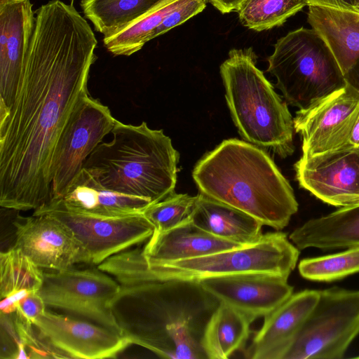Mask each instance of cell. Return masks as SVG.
I'll use <instances>...</instances> for the list:
<instances>
[{
	"mask_svg": "<svg viewBox=\"0 0 359 359\" xmlns=\"http://www.w3.org/2000/svg\"><path fill=\"white\" fill-rule=\"evenodd\" d=\"M19 248L38 266L63 270L76 264H90L89 257L72 230L60 220L47 215L22 217L13 222Z\"/></svg>",
	"mask_w": 359,
	"mask_h": 359,
	"instance_id": "obj_15",
	"label": "cell"
},
{
	"mask_svg": "<svg viewBox=\"0 0 359 359\" xmlns=\"http://www.w3.org/2000/svg\"><path fill=\"white\" fill-rule=\"evenodd\" d=\"M252 321L238 310L219 303L205 327L202 346L208 359H226L246 344Z\"/></svg>",
	"mask_w": 359,
	"mask_h": 359,
	"instance_id": "obj_24",
	"label": "cell"
},
{
	"mask_svg": "<svg viewBox=\"0 0 359 359\" xmlns=\"http://www.w3.org/2000/svg\"><path fill=\"white\" fill-rule=\"evenodd\" d=\"M246 0H208L222 14L237 11Z\"/></svg>",
	"mask_w": 359,
	"mask_h": 359,
	"instance_id": "obj_36",
	"label": "cell"
},
{
	"mask_svg": "<svg viewBox=\"0 0 359 359\" xmlns=\"http://www.w3.org/2000/svg\"><path fill=\"white\" fill-rule=\"evenodd\" d=\"M319 290H304L293 293L264 317L262 327L247 350L251 359H283L306 319L316 305Z\"/></svg>",
	"mask_w": 359,
	"mask_h": 359,
	"instance_id": "obj_18",
	"label": "cell"
},
{
	"mask_svg": "<svg viewBox=\"0 0 359 359\" xmlns=\"http://www.w3.org/2000/svg\"><path fill=\"white\" fill-rule=\"evenodd\" d=\"M256 59L252 48L229 51L219 67L226 101L245 141L284 158L294 151L293 118Z\"/></svg>",
	"mask_w": 359,
	"mask_h": 359,
	"instance_id": "obj_5",
	"label": "cell"
},
{
	"mask_svg": "<svg viewBox=\"0 0 359 359\" xmlns=\"http://www.w3.org/2000/svg\"><path fill=\"white\" fill-rule=\"evenodd\" d=\"M198 281L220 303L241 312L252 323L270 313L293 294L287 279L273 274L215 276Z\"/></svg>",
	"mask_w": 359,
	"mask_h": 359,
	"instance_id": "obj_17",
	"label": "cell"
},
{
	"mask_svg": "<svg viewBox=\"0 0 359 359\" xmlns=\"http://www.w3.org/2000/svg\"><path fill=\"white\" fill-rule=\"evenodd\" d=\"M196 201V196L174 193L161 201L150 204L142 212L154 226V231L163 232L190 219Z\"/></svg>",
	"mask_w": 359,
	"mask_h": 359,
	"instance_id": "obj_30",
	"label": "cell"
},
{
	"mask_svg": "<svg viewBox=\"0 0 359 359\" xmlns=\"http://www.w3.org/2000/svg\"><path fill=\"white\" fill-rule=\"evenodd\" d=\"M355 358H359V356L355 357Z\"/></svg>",
	"mask_w": 359,
	"mask_h": 359,
	"instance_id": "obj_40",
	"label": "cell"
},
{
	"mask_svg": "<svg viewBox=\"0 0 359 359\" xmlns=\"http://www.w3.org/2000/svg\"><path fill=\"white\" fill-rule=\"evenodd\" d=\"M346 85L359 94V57L344 74Z\"/></svg>",
	"mask_w": 359,
	"mask_h": 359,
	"instance_id": "obj_37",
	"label": "cell"
},
{
	"mask_svg": "<svg viewBox=\"0 0 359 359\" xmlns=\"http://www.w3.org/2000/svg\"><path fill=\"white\" fill-rule=\"evenodd\" d=\"M306 6L308 0H246L237 12L242 25L260 32L281 26Z\"/></svg>",
	"mask_w": 359,
	"mask_h": 359,
	"instance_id": "obj_28",
	"label": "cell"
},
{
	"mask_svg": "<svg viewBox=\"0 0 359 359\" xmlns=\"http://www.w3.org/2000/svg\"><path fill=\"white\" fill-rule=\"evenodd\" d=\"M205 6V0H177L172 9L154 32L151 39L185 22L201 13Z\"/></svg>",
	"mask_w": 359,
	"mask_h": 359,
	"instance_id": "obj_32",
	"label": "cell"
},
{
	"mask_svg": "<svg viewBox=\"0 0 359 359\" xmlns=\"http://www.w3.org/2000/svg\"><path fill=\"white\" fill-rule=\"evenodd\" d=\"M33 325L46 341L67 358H115L131 344L126 337L108 327L48 310Z\"/></svg>",
	"mask_w": 359,
	"mask_h": 359,
	"instance_id": "obj_14",
	"label": "cell"
},
{
	"mask_svg": "<svg viewBox=\"0 0 359 359\" xmlns=\"http://www.w3.org/2000/svg\"><path fill=\"white\" fill-rule=\"evenodd\" d=\"M30 292H32L27 290H22L1 299L0 303L1 312L4 313H12L15 312L18 302L27 297Z\"/></svg>",
	"mask_w": 359,
	"mask_h": 359,
	"instance_id": "obj_35",
	"label": "cell"
},
{
	"mask_svg": "<svg viewBox=\"0 0 359 359\" xmlns=\"http://www.w3.org/2000/svg\"><path fill=\"white\" fill-rule=\"evenodd\" d=\"M4 1V0H0V1Z\"/></svg>",
	"mask_w": 359,
	"mask_h": 359,
	"instance_id": "obj_41",
	"label": "cell"
},
{
	"mask_svg": "<svg viewBox=\"0 0 359 359\" xmlns=\"http://www.w3.org/2000/svg\"><path fill=\"white\" fill-rule=\"evenodd\" d=\"M192 177L200 194L276 231L298 210L292 187L266 151L245 140L222 141L198 161Z\"/></svg>",
	"mask_w": 359,
	"mask_h": 359,
	"instance_id": "obj_3",
	"label": "cell"
},
{
	"mask_svg": "<svg viewBox=\"0 0 359 359\" xmlns=\"http://www.w3.org/2000/svg\"><path fill=\"white\" fill-rule=\"evenodd\" d=\"M97 268L120 284L111 307L131 344L164 358H206L203 334L220 302L198 280L154 273L141 248L114 255Z\"/></svg>",
	"mask_w": 359,
	"mask_h": 359,
	"instance_id": "obj_2",
	"label": "cell"
},
{
	"mask_svg": "<svg viewBox=\"0 0 359 359\" xmlns=\"http://www.w3.org/2000/svg\"><path fill=\"white\" fill-rule=\"evenodd\" d=\"M177 0H161L135 23L109 38H104L107 49L114 55L129 56L151 40V36L174 7Z\"/></svg>",
	"mask_w": 359,
	"mask_h": 359,
	"instance_id": "obj_27",
	"label": "cell"
},
{
	"mask_svg": "<svg viewBox=\"0 0 359 359\" xmlns=\"http://www.w3.org/2000/svg\"><path fill=\"white\" fill-rule=\"evenodd\" d=\"M238 246L201 229L191 218L168 231H154L141 250L148 263L159 264L200 257Z\"/></svg>",
	"mask_w": 359,
	"mask_h": 359,
	"instance_id": "obj_19",
	"label": "cell"
},
{
	"mask_svg": "<svg viewBox=\"0 0 359 359\" xmlns=\"http://www.w3.org/2000/svg\"><path fill=\"white\" fill-rule=\"evenodd\" d=\"M15 313V312H14ZM14 313L1 312V358H29L25 348L20 341Z\"/></svg>",
	"mask_w": 359,
	"mask_h": 359,
	"instance_id": "obj_31",
	"label": "cell"
},
{
	"mask_svg": "<svg viewBox=\"0 0 359 359\" xmlns=\"http://www.w3.org/2000/svg\"><path fill=\"white\" fill-rule=\"evenodd\" d=\"M191 220L213 236L241 245L253 244L263 236V225L257 219L200 193L196 196Z\"/></svg>",
	"mask_w": 359,
	"mask_h": 359,
	"instance_id": "obj_22",
	"label": "cell"
},
{
	"mask_svg": "<svg viewBox=\"0 0 359 359\" xmlns=\"http://www.w3.org/2000/svg\"><path fill=\"white\" fill-rule=\"evenodd\" d=\"M47 215L68 226L87 252L90 264L98 266L111 256L147 241L155 227L143 212L107 217L70 210L50 198L33 215Z\"/></svg>",
	"mask_w": 359,
	"mask_h": 359,
	"instance_id": "obj_10",
	"label": "cell"
},
{
	"mask_svg": "<svg viewBox=\"0 0 359 359\" xmlns=\"http://www.w3.org/2000/svg\"><path fill=\"white\" fill-rule=\"evenodd\" d=\"M113 139L101 142L83 163L107 189L155 203L173 194L180 155L163 130L116 121Z\"/></svg>",
	"mask_w": 359,
	"mask_h": 359,
	"instance_id": "obj_4",
	"label": "cell"
},
{
	"mask_svg": "<svg viewBox=\"0 0 359 359\" xmlns=\"http://www.w3.org/2000/svg\"><path fill=\"white\" fill-rule=\"evenodd\" d=\"M46 308L39 292H32L18 302L15 313L33 325L35 320L45 312Z\"/></svg>",
	"mask_w": 359,
	"mask_h": 359,
	"instance_id": "obj_33",
	"label": "cell"
},
{
	"mask_svg": "<svg viewBox=\"0 0 359 359\" xmlns=\"http://www.w3.org/2000/svg\"><path fill=\"white\" fill-rule=\"evenodd\" d=\"M35 20L30 0L0 1V116L18 95Z\"/></svg>",
	"mask_w": 359,
	"mask_h": 359,
	"instance_id": "obj_16",
	"label": "cell"
},
{
	"mask_svg": "<svg viewBox=\"0 0 359 359\" xmlns=\"http://www.w3.org/2000/svg\"><path fill=\"white\" fill-rule=\"evenodd\" d=\"M308 3L309 6H320L359 12L355 6L353 0H308Z\"/></svg>",
	"mask_w": 359,
	"mask_h": 359,
	"instance_id": "obj_34",
	"label": "cell"
},
{
	"mask_svg": "<svg viewBox=\"0 0 359 359\" xmlns=\"http://www.w3.org/2000/svg\"><path fill=\"white\" fill-rule=\"evenodd\" d=\"M359 118V94L348 86L296 111L294 129L302 138L304 156L350 146Z\"/></svg>",
	"mask_w": 359,
	"mask_h": 359,
	"instance_id": "obj_12",
	"label": "cell"
},
{
	"mask_svg": "<svg viewBox=\"0 0 359 359\" xmlns=\"http://www.w3.org/2000/svg\"><path fill=\"white\" fill-rule=\"evenodd\" d=\"M300 275L317 282H332L359 272V248L335 254L306 258L298 265Z\"/></svg>",
	"mask_w": 359,
	"mask_h": 359,
	"instance_id": "obj_29",
	"label": "cell"
},
{
	"mask_svg": "<svg viewBox=\"0 0 359 359\" xmlns=\"http://www.w3.org/2000/svg\"><path fill=\"white\" fill-rule=\"evenodd\" d=\"M307 20L327 42L344 74L359 57V12L309 6Z\"/></svg>",
	"mask_w": 359,
	"mask_h": 359,
	"instance_id": "obj_23",
	"label": "cell"
},
{
	"mask_svg": "<svg viewBox=\"0 0 359 359\" xmlns=\"http://www.w3.org/2000/svg\"><path fill=\"white\" fill-rule=\"evenodd\" d=\"M358 334L359 290H319L316 305L283 359H340Z\"/></svg>",
	"mask_w": 359,
	"mask_h": 359,
	"instance_id": "obj_8",
	"label": "cell"
},
{
	"mask_svg": "<svg viewBox=\"0 0 359 359\" xmlns=\"http://www.w3.org/2000/svg\"><path fill=\"white\" fill-rule=\"evenodd\" d=\"M290 241L285 233L277 231L263 234L253 244L200 257L147 263L158 275L189 280L248 273L273 274L288 279L299 255V249Z\"/></svg>",
	"mask_w": 359,
	"mask_h": 359,
	"instance_id": "obj_7",
	"label": "cell"
},
{
	"mask_svg": "<svg viewBox=\"0 0 359 359\" xmlns=\"http://www.w3.org/2000/svg\"><path fill=\"white\" fill-rule=\"evenodd\" d=\"M289 238L299 250L359 248V203L308 220L295 229Z\"/></svg>",
	"mask_w": 359,
	"mask_h": 359,
	"instance_id": "obj_21",
	"label": "cell"
},
{
	"mask_svg": "<svg viewBox=\"0 0 359 359\" xmlns=\"http://www.w3.org/2000/svg\"><path fill=\"white\" fill-rule=\"evenodd\" d=\"M43 275L39 293L47 308L91 321L122 334L111 307L121 287L111 275L98 268L73 267L48 270Z\"/></svg>",
	"mask_w": 359,
	"mask_h": 359,
	"instance_id": "obj_9",
	"label": "cell"
},
{
	"mask_svg": "<svg viewBox=\"0 0 359 359\" xmlns=\"http://www.w3.org/2000/svg\"><path fill=\"white\" fill-rule=\"evenodd\" d=\"M349 145L354 147H359V118L353 128Z\"/></svg>",
	"mask_w": 359,
	"mask_h": 359,
	"instance_id": "obj_38",
	"label": "cell"
},
{
	"mask_svg": "<svg viewBox=\"0 0 359 359\" xmlns=\"http://www.w3.org/2000/svg\"><path fill=\"white\" fill-rule=\"evenodd\" d=\"M0 297L18 291L39 292L44 271L19 248L13 247L0 253Z\"/></svg>",
	"mask_w": 359,
	"mask_h": 359,
	"instance_id": "obj_26",
	"label": "cell"
},
{
	"mask_svg": "<svg viewBox=\"0 0 359 359\" xmlns=\"http://www.w3.org/2000/svg\"><path fill=\"white\" fill-rule=\"evenodd\" d=\"M267 60V72L285 100L299 109L346 86L332 50L312 28L301 27L278 39Z\"/></svg>",
	"mask_w": 359,
	"mask_h": 359,
	"instance_id": "obj_6",
	"label": "cell"
},
{
	"mask_svg": "<svg viewBox=\"0 0 359 359\" xmlns=\"http://www.w3.org/2000/svg\"><path fill=\"white\" fill-rule=\"evenodd\" d=\"M353 1H354V4H355L356 8L359 11V0H353Z\"/></svg>",
	"mask_w": 359,
	"mask_h": 359,
	"instance_id": "obj_39",
	"label": "cell"
},
{
	"mask_svg": "<svg viewBox=\"0 0 359 359\" xmlns=\"http://www.w3.org/2000/svg\"><path fill=\"white\" fill-rule=\"evenodd\" d=\"M57 199L66 208L93 215L118 217L142 212L149 201L106 189L84 168Z\"/></svg>",
	"mask_w": 359,
	"mask_h": 359,
	"instance_id": "obj_20",
	"label": "cell"
},
{
	"mask_svg": "<svg viewBox=\"0 0 359 359\" xmlns=\"http://www.w3.org/2000/svg\"><path fill=\"white\" fill-rule=\"evenodd\" d=\"M18 95L0 116V205L36 210L52 196L51 164L75 106L88 93L95 36L72 4L53 0L36 13Z\"/></svg>",
	"mask_w": 359,
	"mask_h": 359,
	"instance_id": "obj_1",
	"label": "cell"
},
{
	"mask_svg": "<svg viewBox=\"0 0 359 359\" xmlns=\"http://www.w3.org/2000/svg\"><path fill=\"white\" fill-rule=\"evenodd\" d=\"M161 0H81L85 16L95 29L111 37L135 23Z\"/></svg>",
	"mask_w": 359,
	"mask_h": 359,
	"instance_id": "obj_25",
	"label": "cell"
},
{
	"mask_svg": "<svg viewBox=\"0 0 359 359\" xmlns=\"http://www.w3.org/2000/svg\"><path fill=\"white\" fill-rule=\"evenodd\" d=\"M116 121L109 107L98 100L88 93L81 97L54 150L51 164V198L64 195L83 168L89 155L111 132Z\"/></svg>",
	"mask_w": 359,
	"mask_h": 359,
	"instance_id": "obj_11",
	"label": "cell"
},
{
	"mask_svg": "<svg viewBox=\"0 0 359 359\" xmlns=\"http://www.w3.org/2000/svg\"><path fill=\"white\" fill-rule=\"evenodd\" d=\"M294 168L299 187L323 202L340 208L359 203V147L302 155Z\"/></svg>",
	"mask_w": 359,
	"mask_h": 359,
	"instance_id": "obj_13",
	"label": "cell"
}]
</instances>
